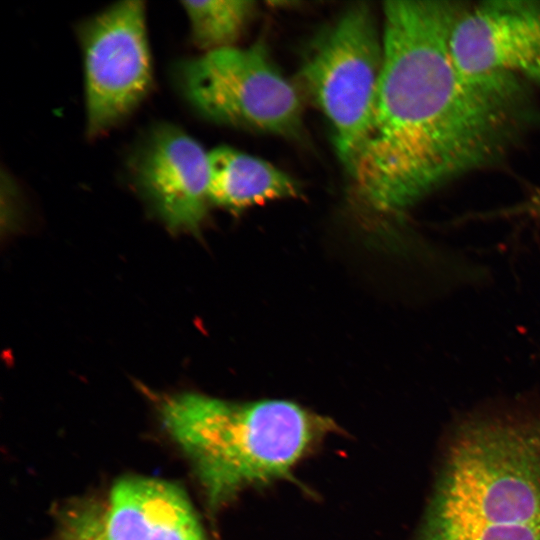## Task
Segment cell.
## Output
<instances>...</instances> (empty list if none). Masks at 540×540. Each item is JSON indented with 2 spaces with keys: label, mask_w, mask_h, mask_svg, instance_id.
Masks as SVG:
<instances>
[{
  "label": "cell",
  "mask_w": 540,
  "mask_h": 540,
  "mask_svg": "<svg viewBox=\"0 0 540 540\" xmlns=\"http://www.w3.org/2000/svg\"><path fill=\"white\" fill-rule=\"evenodd\" d=\"M468 2L383 4V64L368 131L347 167L356 195L391 215L469 173L501 163L540 126L531 86L472 75L451 36Z\"/></svg>",
  "instance_id": "cell-1"
},
{
  "label": "cell",
  "mask_w": 540,
  "mask_h": 540,
  "mask_svg": "<svg viewBox=\"0 0 540 540\" xmlns=\"http://www.w3.org/2000/svg\"><path fill=\"white\" fill-rule=\"evenodd\" d=\"M415 540H540V417L460 429Z\"/></svg>",
  "instance_id": "cell-2"
},
{
  "label": "cell",
  "mask_w": 540,
  "mask_h": 540,
  "mask_svg": "<svg viewBox=\"0 0 540 540\" xmlns=\"http://www.w3.org/2000/svg\"><path fill=\"white\" fill-rule=\"evenodd\" d=\"M161 415L213 507L287 476L334 424L286 400L236 403L195 393L167 399Z\"/></svg>",
  "instance_id": "cell-3"
},
{
  "label": "cell",
  "mask_w": 540,
  "mask_h": 540,
  "mask_svg": "<svg viewBox=\"0 0 540 540\" xmlns=\"http://www.w3.org/2000/svg\"><path fill=\"white\" fill-rule=\"evenodd\" d=\"M177 79L188 102L211 121L293 139L303 135L297 89L261 43L185 60Z\"/></svg>",
  "instance_id": "cell-4"
},
{
  "label": "cell",
  "mask_w": 540,
  "mask_h": 540,
  "mask_svg": "<svg viewBox=\"0 0 540 540\" xmlns=\"http://www.w3.org/2000/svg\"><path fill=\"white\" fill-rule=\"evenodd\" d=\"M383 64V39L371 8L353 5L306 56L301 79L330 123L346 167L368 131Z\"/></svg>",
  "instance_id": "cell-5"
},
{
  "label": "cell",
  "mask_w": 540,
  "mask_h": 540,
  "mask_svg": "<svg viewBox=\"0 0 540 540\" xmlns=\"http://www.w3.org/2000/svg\"><path fill=\"white\" fill-rule=\"evenodd\" d=\"M84 64L86 129L108 131L143 101L153 82L145 4L122 1L78 29Z\"/></svg>",
  "instance_id": "cell-6"
},
{
  "label": "cell",
  "mask_w": 540,
  "mask_h": 540,
  "mask_svg": "<svg viewBox=\"0 0 540 540\" xmlns=\"http://www.w3.org/2000/svg\"><path fill=\"white\" fill-rule=\"evenodd\" d=\"M451 50L469 74H506L540 85V0L468 3L453 28Z\"/></svg>",
  "instance_id": "cell-7"
},
{
  "label": "cell",
  "mask_w": 540,
  "mask_h": 540,
  "mask_svg": "<svg viewBox=\"0 0 540 540\" xmlns=\"http://www.w3.org/2000/svg\"><path fill=\"white\" fill-rule=\"evenodd\" d=\"M133 184L165 224L197 232L207 214L209 152L182 129L154 126L130 164Z\"/></svg>",
  "instance_id": "cell-8"
},
{
  "label": "cell",
  "mask_w": 540,
  "mask_h": 540,
  "mask_svg": "<svg viewBox=\"0 0 540 540\" xmlns=\"http://www.w3.org/2000/svg\"><path fill=\"white\" fill-rule=\"evenodd\" d=\"M104 523L108 540H205L184 492L158 479L131 476L117 481Z\"/></svg>",
  "instance_id": "cell-9"
},
{
  "label": "cell",
  "mask_w": 540,
  "mask_h": 540,
  "mask_svg": "<svg viewBox=\"0 0 540 540\" xmlns=\"http://www.w3.org/2000/svg\"><path fill=\"white\" fill-rule=\"evenodd\" d=\"M209 200L230 209L242 210L268 201L297 197L295 179L271 163L231 147L209 152Z\"/></svg>",
  "instance_id": "cell-10"
},
{
  "label": "cell",
  "mask_w": 540,
  "mask_h": 540,
  "mask_svg": "<svg viewBox=\"0 0 540 540\" xmlns=\"http://www.w3.org/2000/svg\"><path fill=\"white\" fill-rule=\"evenodd\" d=\"M193 43L204 53L234 47L256 11L250 0L182 1Z\"/></svg>",
  "instance_id": "cell-11"
},
{
  "label": "cell",
  "mask_w": 540,
  "mask_h": 540,
  "mask_svg": "<svg viewBox=\"0 0 540 540\" xmlns=\"http://www.w3.org/2000/svg\"><path fill=\"white\" fill-rule=\"evenodd\" d=\"M104 513L96 504L73 508L63 521L62 540H108Z\"/></svg>",
  "instance_id": "cell-12"
}]
</instances>
